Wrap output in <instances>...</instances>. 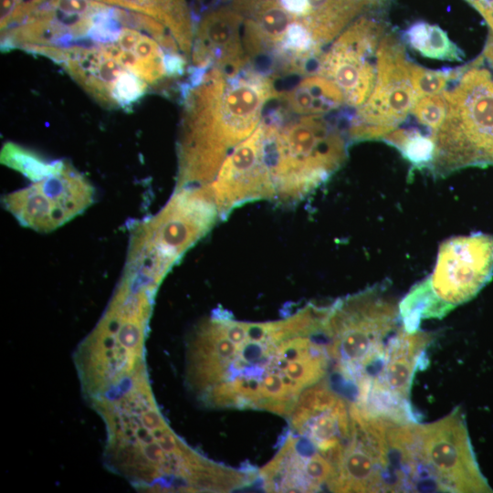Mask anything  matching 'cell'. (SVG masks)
<instances>
[{
    "label": "cell",
    "mask_w": 493,
    "mask_h": 493,
    "mask_svg": "<svg viewBox=\"0 0 493 493\" xmlns=\"http://www.w3.org/2000/svg\"><path fill=\"white\" fill-rule=\"evenodd\" d=\"M383 0H232L248 63L274 80L316 73L329 46Z\"/></svg>",
    "instance_id": "cell-1"
},
{
    "label": "cell",
    "mask_w": 493,
    "mask_h": 493,
    "mask_svg": "<svg viewBox=\"0 0 493 493\" xmlns=\"http://www.w3.org/2000/svg\"><path fill=\"white\" fill-rule=\"evenodd\" d=\"M156 289L122 278L106 312L74 361L90 403L145 368L144 342Z\"/></svg>",
    "instance_id": "cell-2"
},
{
    "label": "cell",
    "mask_w": 493,
    "mask_h": 493,
    "mask_svg": "<svg viewBox=\"0 0 493 493\" xmlns=\"http://www.w3.org/2000/svg\"><path fill=\"white\" fill-rule=\"evenodd\" d=\"M282 106L261 121L275 200L302 199L337 171L346 158L344 137L321 115L288 119Z\"/></svg>",
    "instance_id": "cell-3"
},
{
    "label": "cell",
    "mask_w": 493,
    "mask_h": 493,
    "mask_svg": "<svg viewBox=\"0 0 493 493\" xmlns=\"http://www.w3.org/2000/svg\"><path fill=\"white\" fill-rule=\"evenodd\" d=\"M399 304L386 287L376 285L328 307L323 330L336 370L356 397L364 399L387 345L401 326Z\"/></svg>",
    "instance_id": "cell-4"
},
{
    "label": "cell",
    "mask_w": 493,
    "mask_h": 493,
    "mask_svg": "<svg viewBox=\"0 0 493 493\" xmlns=\"http://www.w3.org/2000/svg\"><path fill=\"white\" fill-rule=\"evenodd\" d=\"M217 217L209 184L177 188L162 211L134 233L125 277L157 289L174 263Z\"/></svg>",
    "instance_id": "cell-5"
},
{
    "label": "cell",
    "mask_w": 493,
    "mask_h": 493,
    "mask_svg": "<svg viewBox=\"0 0 493 493\" xmlns=\"http://www.w3.org/2000/svg\"><path fill=\"white\" fill-rule=\"evenodd\" d=\"M442 94L447 110L433 135V173L446 175L468 166L493 164V74L470 67Z\"/></svg>",
    "instance_id": "cell-6"
},
{
    "label": "cell",
    "mask_w": 493,
    "mask_h": 493,
    "mask_svg": "<svg viewBox=\"0 0 493 493\" xmlns=\"http://www.w3.org/2000/svg\"><path fill=\"white\" fill-rule=\"evenodd\" d=\"M188 72L182 86L179 188L210 184L230 152L220 117L225 75L215 68L191 67Z\"/></svg>",
    "instance_id": "cell-7"
},
{
    "label": "cell",
    "mask_w": 493,
    "mask_h": 493,
    "mask_svg": "<svg viewBox=\"0 0 493 493\" xmlns=\"http://www.w3.org/2000/svg\"><path fill=\"white\" fill-rule=\"evenodd\" d=\"M414 446L425 488L492 492L479 469L460 409L433 423H416Z\"/></svg>",
    "instance_id": "cell-8"
},
{
    "label": "cell",
    "mask_w": 493,
    "mask_h": 493,
    "mask_svg": "<svg viewBox=\"0 0 493 493\" xmlns=\"http://www.w3.org/2000/svg\"><path fill=\"white\" fill-rule=\"evenodd\" d=\"M411 64L401 43L393 35L385 34L377 50L373 89L350 120L351 139L384 138L406 119L417 100L411 80Z\"/></svg>",
    "instance_id": "cell-9"
},
{
    "label": "cell",
    "mask_w": 493,
    "mask_h": 493,
    "mask_svg": "<svg viewBox=\"0 0 493 493\" xmlns=\"http://www.w3.org/2000/svg\"><path fill=\"white\" fill-rule=\"evenodd\" d=\"M385 34L379 21L362 15L322 53L316 74L341 89L346 105L359 108L370 97L376 80L377 50Z\"/></svg>",
    "instance_id": "cell-10"
},
{
    "label": "cell",
    "mask_w": 493,
    "mask_h": 493,
    "mask_svg": "<svg viewBox=\"0 0 493 493\" xmlns=\"http://www.w3.org/2000/svg\"><path fill=\"white\" fill-rule=\"evenodd\" d=\"M94 197L89 182L65 162L57 173L4 198V205L20 225L51 232L89 207Z\"/></svg>",
    "instance_id": "cell-11"
},
{
    "label": "cell",
    "mask_w": 493,
    "mask_h": 493,
    "mask_svg": "<svg viewBox=\"0 0 493 493\" xmlns=\"http://www.w3.org/2000/svg\"><path fill=\"white\" fill-rule=\"evenodd\" d=\"M492 273L493 237L476 233L445 241L439 247L435 269L426 279L446 314L474 298Z\"/></svg>",
    "instance_id": "cell-12"
},
{
    "label": "cell",
    "mask_w": 493,
    "mask_h": 493,
    "mask_svg": "<svg viewBox=\"0 0 493 493\" xmlns=\"http://www.w3.org/2000/svg\"><path fill=\"white\" fill-rule=\"evenodd\" d=\"M431 340L430 333L408 330L402 323L387 345L365 400L355 404L371 414L415 420L409 404L410 390Z\"/></svg>",
    "instance_id": "cell-13"
},
{
    "label": "cell",
    "mask_w": 493,
    "mask_h": 493,
    "mask_svg": "<svg viewBox=\"0 0 493 493\" xmlns=\"http://www.w3.org/2000/svg\"><path fill=\"white\" fill-rule=\"evenodd\" d=\"M209 186L220 218L246 203L275 200L262 122L248 138L228 152Z\"/></svg>",
    "instance_id": "cell-14"
},
{
    "label": "cell",
    "mask_w": 493,
    "mask_h": 493,
    "mask_svg": "<svg viewBox=\"0 0 493 493\" xmlns=\"http://www.w3.org/2000/svg\"><path fill=\"white\" fill-rule=\"evenodd\" d=\"M276 97L274 79L249 64L235 76L226 78L220 117L230 151L257 130L265 106Z\"/></svg>",
    "instance_id": "cell-15"
},
{
    "label": "cell",
    "mask_w": 493,
    "mask_h": 493,
    "mask_svg": "<svg viewBox=\"0 0 493 493\" xmlns=\"http://www.w3.org/2000/svg\"><path fill=\"white\" fill-rule=\"evenodd\" d=\"M241 15L229 4L203 13L194 36L193 66L215 68L226 78L235 76L248 64L242 37Z\"/></svg>",
    "instance_id": "cell-16"
},
{
    "label": "cell",
    "mask_w": 493,
    "mask_h": 493,
    "mask_svg": "<svg viewBox=\"0 0 493 493\" xmlns=\"http://www.w3.org/2000/svg\"><path fill=\"white\" fill-rule=\"evenodd\" d=\"M150 16L162 24L177 43L182 54L191 56L196 26L187 0H95Z\"/></svg>",
    "instance_id": "cell-17"
},
{
    "label": "cell",
    "mask_w": 493,
    "mask_h": 493,
    "mask_svg": "<svg viewBox=\"0 0 493 493\" xmlns=\"http://www.w3.org/2000/svg\"><path fill=\"white\" fill-rule=\"evenodd\" d=\"M276 99L288 111L299 116H322L345 104L341 89L318 74L297 79L296 83L278 91Z\"/></svg>",
    "instance_id": "cell-18"
},
{
    "label": "cell",
    "mask_w": 493,
    "mask_h": 493,
    "mask_svg": "<svg viewBox=\"0 0 493 493\" xmlns=\"http://www.w3.org/2000/svg\"><path fill=\"white\" fill-rule=\"evenodd\" d=\"M405 37L408 45L425 58L459 61L464 56L447 34L436 25L417 22L407 29Z\"/></svg>",
    "instance_id": "cell-19"
},
{
    "label": "cell",
    "mask_w": 493,
    "mask_h": 493,
    "mask_svg": "<svg viewBox=\"0 0 493 493\" xmlns=\"http://www.w3.org/2000/svg\"><path fill=\"white\" fill-rule=\"evenodd\" d=\"M1 163L34 182L58 172L65 163L62 160L48 162L36 152L13 142H7L3 146Z\"/></svg>",
    "instance_id": "cell-20"
},
{
    "label": "cell",
    "mask_w": 493,
    "mask_h": 493,
    "mask_svg": "<svg viewBox=\"0 0 493 493\" xmlns=\"http://www.w3.org/2000/svg\"><path fill=\"white\" fill-rule=\"evenodd\" d=\"M384 140L414 166H430L435 152V141L431 134L425 135L416 129H396Z\"/></svg>",
    "instance_id": "cell-21"
},
{
    "label": "cell",
    "mask_w": 493,
    "mask_h": 493,
    "mask_svg": "<svg viewBox=\"0 0 493 493\" xmlns=\"http://www.w3.org/2000/svg\"><path fill=\"white\" fill-rule=\"evenodd\" d=\"M463 70H433L411 64V80L416 98L436 95L446 90Z\"/></svg>",
    "instance_id": "cell-22"
},
{
    "label": "cell",
    "mask_w": 493,
    "mask_h": 493,
    "mask_svg": "<svg viewBox=\"0 0 493 493\" xmlns=\"http://www.w3.org/2000/svg\"><path fill=\"white\" fill-rule=\"evenodd\" d=\"M446 110V100L440 93L417 99L411 112L419 123L430 130L433 136L444 122Z\"/></svg>",
    "instance_id": "cell-23"
},
{
    "label": "cell",
    "mask_w": 493,
    "mask_h": 493,
    "mask_svg": "<svg viewBox=\"0 0 493 493\" xmlns=\"http://www.w3.org/2000/svg\"><path fill=\"white\" fill-rule=\"evenodd\" d=\"M147 89L148 84L144 80L130 70H124L112 91L114 106L130 110L144 96Z\"/></svg>",
    "instance_id": "cell-24"
},
{
    "label": "cell",
    "mask_w": 493,
    "mask_h": 493,
    "mask_svg": "<svg viewBox=\"0 0 493 493\" xmlns=\"http://www.w3.org/2000/svg\"><path fill=\"white\" fill-rule=\"evenodd\" d=\"M26 0H0L1 30L5 29L17 7Z\"/></svg>",
    "instance_id": "cell-25"
},
{
    "label": "cell",
    "mask_w": 493,
    "mask_h": 493,
    "mask_svg": "<svg viewBox=\"0 0 493 493\" xmlns=\"http://www.w3.org/2000/svg\"><path fill=\"white\" fill-rule=\"evenodd\" d=\"M197 1L202 10H205L204 11L205 13L210 9H213L215 7H217L223 5V3H226L232 0H197Z\"/></svg>",
    "instance_id": "cell-26"
},
{
    "label": "cell",
    "mask_w": 493,
    "mask_h": 493,
    "mask_svg": "<svg viewBox=\"0 0 493 493\" xmlns=\"http://www.w3.org/2000/svg\"><path fill=\"white\" fill-rule=\"evenodd\" d=\"M484 55L488 58L490 66L493 68V39H491L486 47Z\"/></svg>",
    "instance_id": "cell-27"
}]
</instances>
